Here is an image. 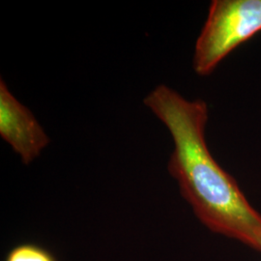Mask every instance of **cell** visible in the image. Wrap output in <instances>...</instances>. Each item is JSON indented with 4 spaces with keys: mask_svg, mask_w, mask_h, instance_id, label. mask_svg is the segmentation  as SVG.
Returning a JSON list of instances; mask_svg holds the SVG:
<instances>
[{
    "mask_svg": "<svg viewBox=\"0 0 261 261\" xmlns=\"http://www.w3.org/2000/svg\"><path fill=\"white\" fill-rule=\"evenodd\" d=\"M261 31V0H214L197 38L193 67L210 75L224 57Z\"/></svg>",
    "mask_w": 261,
    "mask_h": 261,
    "instance_id": "7a4b0ae2",
    "label": "cell"
},
{
    "mask_svg": "<svg viewBox=\"0 0 261 261\" xmlns=\"http://www.w3.org/2000/svg\"><path fill=\"white\" fill-rule=\"evenodd\" d=\"M143 103L171 135L168 171L198 220L211 231L261 252V215L208 148L207 103L189 101L165 84L154 88Z\"/></svg>",
    "mask_w": 261,
    "mask_h": 261,
    "instance_id": "6da1fadb",
    "label": "cell"
},
{
    "mask_svg": "<svg viewBox=\"0 0 261 261\" xmlns=\"http://www.w3.org/2000/svg\"><path fill=\"white\" fill-rule=\"evenodd\" d=\"M0 136L24 165L38 158L49 144V138L33 113L10 92L0 80Z\"/></svg>",
    "mask_w": 261,
    "mask_h": 261,
    "instance_id": "3957f363",
    "label": "cell"
},
{
    "mask_svg": "<svg viewBox=\"0 0 261 261\" xmlns=\"http://www.w3.org/2000/svg\"><path fill=\"white\" fill-rule=\"evenodd\" d=\"M5 261H56L55 256L35 244H21L13 248Z\"/></svg>",
    "mask_w": 261,
    "mask_h": 261,
    "instance_id": "277c9868",
    "label": "cell"
}]
</instances>
